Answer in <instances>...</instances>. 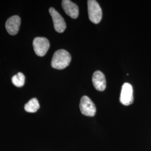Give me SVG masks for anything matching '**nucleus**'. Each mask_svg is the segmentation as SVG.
Returning <instances> with one entry per match:
<instances>
[{
    "mask_svg": "<svg viewBox=\"0 0 151 151\" xmlns=\"http://www.w3.org/2000/svg\"><path fill=\"white\" fill-rule=\"evenodd\" d=\"M71 59L70 54L67 50L60 49L54 53L51 62V65L55 69L63 70L69 65Z\"/></svg>",
    "mask_w": 151,
    "mask_h": 151,
    "instance_id": "f257e3e1",
    "label": "nucleus"
},
{
    "mask_svg": "<svg viewBox=\"0 0 151 151\" xmlns=\"http://www.w3.org/2000/svg\"><path fill=\"white\" fill-rule=\"evenodd\" d=\"M89 19L94 24H99L102 19V10L98 2L95 0L87 1Z\"/></svg>",
    "mask_w": 151,
    "mask_h": 151,
    "instance_id": "f03ea898",
    "label": "nucleus"
},
{
    "mask_svg": "<svg viewBox=\"0 0 151 151\" xmlns=\"http://www.w3.org/2000/svg\"><path fill=\"white\" fill-rule=\"evenodd\" d=\"M33 48L35 54L38 56L43 57L47 53L50 47V43L47 38L37 37L33 40Z\"/></svg>",
    "mask_w": 151,
    "mask_h": 151,
    "instance_id": "7ed1b4c3",
    "label": "nucleus"
},
{
    "mask_svg": "<svg viewBox=\"0 0 151 151\" xmlns=\"http://www.w3.org/2000/svg\"><path fill=\"white\" fill-rule=\"evenodd\" d=\"M80 108L81 113L87 116H93L96 114L95 104L87 96H83L81 98Z\"/></svg>",
    "mask_w": 151,
    "mask_h": 151,
    "instance_id": "20e7f679",
    "label": "nucleus"
},
{
    "mask_svg": "<svg viewBox=\"0 0 151 151\" xmlns=\"http://www.w3.org/2000/svg\"><path fill=\"white\" fill-rule=\"evenodd\" d=\"M134 100L133 90L132 86L129 83H124L122 86L120 97V101L123 105L128 106Z\"/></svg>",
    "mask_w": 151,
    "mask_h": 151,
    "instance_id": "39448f33",
    "label": "nucleus"
},
{
    "mask_svg": "<svg viewBox=\"0 0 151 151\" xmlns=\"http://www.w3.org/2000/svg\"><path fill=\"white\" fill-rule=\"evenodd\" d=\"M49 13L52 17L55 31L60 33L64 32L66 28V24L62 16L53 7L49 9Z\"/></svg>",
    "mask_w": 151,
    "mask_h": 151,
    "instance_id": "423d86ee",
    "label": "nucleus"
},
{
    "mask_svg": "<svg viewBox=\"0 0 151 151\" xmlns=\"http://www.w3.org/2000/svg\"><path fill=\"white\" fill-rule=\"evenodd\" d=\"M21 24V19L19 16H11L6 22L7 32L11 35H15L19 32Z\"/></svg>",
    "mask_w": 151,
    "mask_h": 151,
    "instance_id": "0eeeda50",
    "label": "nucleus"
},
{
    "mask_svg": "<svg viewBox=\"0 0 151 151\" xmlns=\"http://www.w3.org/2000/svg\"><path fill=\"white\" fill-rule=\"evenodd\" d=\"M92 81L93 86L98 91H103L105 90L106 86V79L105 75L101 71L96 70L93 73Z\"/></svg>",
    "mask_w": 151,
    "mask_h": 151,
    "instance_id": "6e6552de",
    "label": "nucleus"
},
{
    "mask_svg": "<svg viewBox=\"0 0 151 151\" xmlns=\"http://www.w3.org/2000/svg\"><path fill=\"white\" fill-rule=\"evenodd\" d=\"M62 6L65 14L72 19H77L79 15L78 7L75 3L70 0H63Z\"/></svg>",
    "mask_w": 151,
    "mask_h": 151,
    "instance_id": "1a4fd4ad",
    "label": "nucleus"
},
{
    "mask_svg": "<svg viewBox=\"0 0 151 151\" xmlns=\"http://www.w3.org/2000/svg\"><path fill=\"white\" fill-rule=\"evenodd\" d=\"M40 108V105L37 98H32L25 105L24 109L28 113H35Z\"/></svg>",
    "mask_w": 151,
    "mask_h": 151,
    "instance_id": "9d476101",
    "label": "nucleus"
},
{
    "mask_svg": "<svg viewBox=\"0 0 151 151\" xmlns=\"http://www.w3.org/2000/svg\"><path fill=\"white\" fill-rule=\"evenodd\" d=\"M25 77L24 74L19 72L16 75L14 76L12 78V83L17 87H22L25 84Z\"/></svg>",
    "mask_w": 151,
    "mask_h": 151,
    "instance_id": "9b49d317",
    "label": "nucleus"
}]
</instances>
